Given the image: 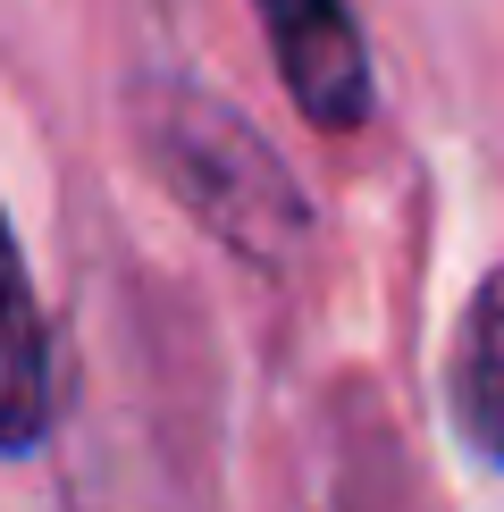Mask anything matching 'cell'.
<instances>
[{"label":"cell","mask_w":504,"mask_h":512,"mask_svg":"<svg viewBox=\"0 0 504 512\" xmlns=\"http://www.w3.org/2000/svg\"><path fill=\"white\" fill-rule=\"evenodd\" d=\"M126 118H135V152L152 160V177L227 261L261 277H303L320 244V210L236 101H219L194 76H143Z\"/></svg>","instance_id":"obj_1"},{"label":"cell","mask_w":504,"mask_h":512,"mask_svg":"<svg viewBox=\"0 0 504 512\" xmlns=\"http://www.w3.org/2000/svg\"><path fill=\"white\" fill-rule=\"evenodd\" d=\"M269 34V59L286 76V101L303 110L320 135H353L370 118L378 84H370V51L345 0H252Z\"/></svg>","instance_id":"obj_2"},{"label":"cell","mask_w":504,"mask_h":512,"mask_svg":"<svg viewBox=\"0 0 504 512\" xmlns=\"http://www.w3.org/2000/svg\"><path fill=\"white\" fill-rule=\"evenodd\" d=\"M446 412L462 445L479 462L504 471V269H488L471 286V303L454 319V353H446Z\"/></svg>","instance_id":"obj_4"},{"label":"cell","mask_w":504,"mask_h":512,"mask_svg":"<svg viewBox=\"0 0 504 512\" xmlns=\"http://www.w3.org/2000/svg\"><path fill=\"white\" fill-rule=\"evenodd\" d=\"M51 412H59L51 319H42L26 252H17V227H9V210H0V454H42Z\"/></svg>","instance_id":"obj_3"}]
</instances>
